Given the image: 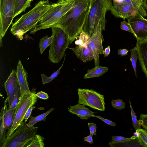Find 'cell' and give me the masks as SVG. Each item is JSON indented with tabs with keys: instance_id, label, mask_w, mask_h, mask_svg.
I'll return each mask as SVG.
<instances>
[{
	"instance_id": "obj_19",
	"label": "cell",
	"mask_w": 147,
	"mask_h": 147,
	"mask_svg": "<svg viewBox=\"0 0 147 147\" xmlns=\"http://www.w3.org/2000/svg\"><path fill=\"white\" fill-rule=\"evenodd\" d=\"M32 0H16L13 18L30 7Z\"/></svg>"
},
{
	"instance_id": "obj_34",
	"label": "cell",
	"mask_w": 147,
	"mask_h": 147,
	"mask_svg": "<svg viewBox=\"0 0 147 147\" xmlns=\"http://www.w3.org/2000/svg\"><path fill=\"white\" fill-rule=\"evenodd\" d=\"M92 117L97 118L99 119H100V120H101L102 121L106 124L109 125L113 127H115L116 125V124L114 122L111 121L109 119H107L104 118L102 117H100V116L95 115H92Z\"/></svg>"
},
{
	"instance_id": "obj_32",
	"label": "cell",
	"mask_w": 147,
	"mask_h": 147,
	"mask_svg": "<svg viewBox=\"0 0 147 147\" xmlns=\"http://www.w3.org/2000/svg\"><path fill=\"white\" fill-rule=\"evenodd\" d=\"M112 142H124L130 141L134 139L132 138H126L121 136H113L112 137Z\"/></svg>"
},
{
	"instance_id": "obj_39",
	"label": "cell",
	"mask_w": 147,
	"mask_h": 147,
	"mask_svg": "<svg viewBox=\"0 0 147 147\" xmlns=\"http://www.w3.org/2000/svg\"><path fill=\"white\" fill-rule=\"evenodd\" d=\"M128 52L129 51L126 49H119L118 50L117 54L119 55H121L122 57L126 55Z\"/></svg>"
},
{
	"instance_id": "obj_9",
	"label": "cell",
	"mask_w": 147,
	"mask_h": 147,
	"mask_svg": "<svg viewBox=\"0 0 147 147\" xmlns=\"http://www.w3.org/2000/svg\"><path fill=\"white\" fill-rule=\"evenodd\" d=\"M102 31L100 25L99 24L94 28L91 37L86 42L92 51L95 67L99 65V55L103 54L104 51L102 45L104 40Z\"/></svg>"
},
{
	"instance_id": "obj_41",
	"label": "cell",
	"mask_w": 147,
	"mask_h": 147,
	"mask_svg": "<svg viewBox=\"0 0 147 147\" xmlns=\"http://www.w3.org/2000/svg\"><path fill=\"white\" fill-rule=\"evenodd\" d=\"M143 2L145 7L147 10V0H143Z\"/></svg>"
},
{
	"instance_id": "obj_36",
	"label": "cell",
	"mask_w": 147,
	"mask_h": 147,
	"mask_svg": "<svg viewBox=\"0 0 147 147\" xmlns=\"http://www.w3.org/2000/svg\"><path fill=\"white\" fill-rule=\"evenodd\" d=\"M88 125L90 134L96 135L97 128L96 124L94 123H88Z\"/></svg>"
},
{
	"instance_id": "obj_5",
	"label": "cell",
	"mask_w": 147,
	"mask_h": 147,
	"mask_svg": "<svg viewBox=\"0 0 147 147\" xmlns=\"http://www.w3.org/2000/svg\"><path fill=\"white\" fill-rule=\"evenodd\" d=\"M38 128L29 127L23 122L10 136L6 137L2 147H28Z\"/></svg>"
},
{
	"instance_id": "obj_16",
	"label": "cell",
	"mask_w": 147,
	"mask_h": 147,
	"mask_svg": "<svg viewBox=\"0 0 147 147\" xmlns=\"http://www.w3.org/2000/svg\"><path fill=\"white\" fill-rule=\"evenodd\" d=\"M68 111L70 113L76 115L82 120H87L94 115V112L86 108L85 105L79 103L74 106H70Z\"/></svg>"
},
{
	"instance_id": "obj_33",
	"label": "cell",
	"mask_w": 147,
	"mask_h": 147,
	"mask_svg": "<svg viewBox=\"0 0 147 147\" xmlns=\"http://www.w3.org/2000/svg\"><path fill=\"white\" fill-rule=\"evenodd\" d=\"M121 29L123 30L128 31L133 34V32L128 22H127L125 21H123L121 22L120 25Z\"/></svg>"
},
{
	"instance_id": "obj_40",
	"label": "cell",
	"mask_w": 147,
	"mask_h": 147,
	"mask_svg": "<svg viewBox=\"0 0 147 147\" xmlns=\"http://www.w3.org/2000/svg\"><path fill=\"white\" fill-rule=\"evenodd\" d=\"M110 46H109L105 49L103 54L105 57H107L110 54Z\"/></svg>"
},
{
	"instance_id": "obj_20",
	"label": "cell",
	"mask_w": 147,
	"mask_h": 147,
	"mask_svg": "<svg viewBox=\"0 0 147 147\" xmlns=\"http://www.w3.org/2000/svg\"><path fill=\"white\" fill-rule=\"evenodd\" d=\"M4 107H2L1 110L0 116V147H2L7 137V133L5 129L3 121Z\"/></svg>"
},
{
	"instance_id": "obj_22",
	"label": "cell",
	"mask_w": 147,
	"mask_h": 147,
	"mask_svg": "<svg viewBox=\"0 0 147 147\" xmlns=\"http://www.w3.org/2000/svg\"><path fill=\"white\" fill-rule=\"evenodd\" d=\"M133 7L142 17H146L147 13L145 7L143 0H131Z\"/></svg>"
},
{
	"instance_id": "obj_31",
	"label": "cell",
	"mask_w": 147,
	"mask_h": 147,
	"mask_svg": "<svg viewBox=\"0 0 147 147\" xmlns=\"http://www.w3.org/2000/svg\"><path fill=\"white\" fill-rule=\"evenodd\" d=\"M138 121L143 128L147 131V114H141Z\"/></svg>"
},
{
	"instance_id": "obj_6",
	"label": "cell",
	"mask_w": 147,
	"mask_h": 147,
	"mask_svg": "<svg viewBox=\"0 0 147 147\" xmlns=\"http://www.w3.org/2000/svg\"><path fill=\"white\" fill-rule=\"evenodd\" d=\"M37 97L34 92H26L22 96L16 107L13 122L11 128L8 130L6 137L10 136L23 122L27 111L32 105L36 102Z\"/></svg>"
},
{
	"instance_id": "obj_30",
	"label": "cell",
	"mask_w": 147,
	"mask_h": 147,
	"mask_svg": "<svg viewBox=\"0 0 147 147\" xmlns=\"http://www.w3.org/2000/svg\"><path fill=\"white\" fill-rule=\"evenodd\" d=\"M112 106L118 110H121L125 107V103L122 99H113L111 101Z\"/></svg>"
},
{
	"instance_id": "obj_23",
	"label": "cell",
	"mask_w": 147,
	"mask_h": 147,
	"mask_svg": "<svg viewBox=\"0 0 147 147\" xmlns=\"http://www.w3.org/2000/svg\"><path fill=\"white\" fill-rule=\"evenodd\" d=\"M138 132L139 136L136 138L141 146L147 147V131L141 128L136 130Z\"/></svg>"
},
{
	"instance_id": "obj_13",
	"label": "cell",
	"mask_w": 147,
	"mask_h": 147,
	"mask_svg": "<svg viewBox=\"0 0 147 147\" xmlns=\"http://www.w3.org/2000/svg\"><path fill=\"white\" fill-rule=\"evenodd\" d=\"M136 47L140 64L147 79V39L137 40Z\"/></svg>"
},
{
	"instance_id": "obj_18",
	"label": "cell",
	"mask_w": 147,
	"mask_h": 147,
	"mask_svg": "<svg viewBox=\"0 0 147 147\" xmlns=\"http://www.w3.org/2000/svg\"><path fill=\"white\" fill-rule=\"evenodd\" d=\"M108 69L107 67H103L98 65L91 69H88L87 73L85 75L84 78L86 79L101 76L107 71Z\"/></svg>"
},
{
	"instance_id": "obj_11",
	"label": "cell",
	"mask_w": 147,
	"mask_h": 147,
	"mask_svg": "<svg viewBox=\"0 0 147 147\" xmlns=\"http://www.w3.org/2000/svg\"><path fill=\"white\" fill-rule=\"evenodd\" d=\"M110 10L115 17L124 19L140 14L131 5L125 1L113 3Z\"/></svg>"
},
{
	"instance_id": "obj_35",
	"label": "cell",
	"mask_w": 147,
	"mask_h": 147,
	"mask_svg": "<svg viewBox=\"0 0 147 147\" xmlns=\"http://www.w3.org/2000/svg\"><path fill=\"white\" fill-rule=\"evenodd\" d=\"M34 105V104H32L30 106L27 111L23 119V120L24 119V122L25 123H26L28 118L30 117L32 110L35 108V107L33 106Z\"/></svg>"
},
{
	"instance_id": "obj_24",
	"label": "cell",
	"mask_w": 147,
	"mask_h": 147,
	"mask_svg": "<svg viewBox=\"0 0 147 147\" xmlns=\"http://www.w3.org/2000/svg\"><path fill=\"white\" fill-rule=\"evenodd\" d=\"M53 39L52 35L49 37L47 35L43 37L40 40L39 47L40 48V52L42 54L45 49L51 44Z\"/></svg>"
},
{
	"instance_id": "obj_7",
	"label": "cell",
	"mask_w": 147,
	"mask_h": 147,
	"mask_svg": "<svg viewBox=\"0 0 147 147\" xmlns=\"http://www.w3.org/2000/svg\"><path fill=\"white\" fill-rule=\"evenodd\" d=\"M78 92L79 103L99 111L105 110V103L103 95L93 90L87 89L78 88Z\"/></svg>"
},
{
	"instance_id": "obj_4",
	"label": "cell",
	"mask_w": 147,
	"mask_h": 147,
	"mask_svg": "<svg viewBox=\"0 0 147 147\" xmlns=\"http://www.w3.org/2000/svg\"><path fill=\"white\" fill-rule=\"evenodd\" d=\"M51 29L53 39L48 58L51 62L57 63L65 55V51L70 44V40L67 35L61 28L55 27Z\"/></svg>"
},
{
	"instance_id": "obj_15",
	"label": "cell",
	"mask_w": 147,
	"mask_h": 147,
	"mask_svg": "<svg viewBox=\"0 0 147 147\" xmlns=\"http://www.w3.org/2000/svg\"><path fill=\"white\" fill-rule=\"evenodd\" d=\"M16 71L22 96L25 93L31 92L29 88L27 80V73L24 68L20 60L18 61Z\"/></svg>"
},
{
	"instance_id": "obj_2",
	"label": "cell",
	"mask_w": 147,
	"mask_h": 147,
	"mask_svg": "<svg viewBox=\"0 0 147 147\" xmlns=\"http://www.w3.org/2000/svg\"><path fill=\"white\" fill-rule=\"evenodd\" d=\"M52 6L48 0L40 1L30 11L16 20L11 28V33L22 40L23 35L36 26Z\"/></svg>"
},
{
	"instance_id": "obj_37",
	"label": "cell",
	"mask_w": 147,
	"mask_h": 147,
	"mask_svg": "<svg viewBox=\"0 0 147 147\" xmlns=\"http://www.w3.org/2000/svg\"><path fill=\"white\" fill-rule=\"evenodd\" d=\"M36 95L38 97L41 99L47 100L49 98V96L48 94L45 92L42 91L38 92L36 94Z\"/></svg>"
},
{
	"instance_id": "obj_17",
	"label": "cell",
	"mask_w": 147,
	"mask_h": 147,
	"mask_svg": "<svg viewBox=\"0 0 147 147\" xmlns=\"http://www.w3.org/2000/svg\"><path fill=\"white\" fill-rule=\"evenodd\" d=\"M7 102L8 99L7 97L4 102V113L3 116L4 125L6 130H9L13 124L16 110V107L10 109H7Z\"/></svg>"
},
{
	"instance_id": "obj_29",
	"label": "cell",
	"mask_w": 147,
	"mask_h": 147,
	"mask_svg": "<svg viewBox=\"0 0 147 147\" xmlns=\"http://www.w3.org/2000/svg\"><path fill=\"white\" fill-rule=\"evenodd\" d=\"M129 103L133 126L135 130H136L140 128L141 125L140 124L137 119V117L132 108L130 100L129 101Z\"/></svg>"
},
{
	"instance_id": "obj_3",
	"label": "cell",
	"mask_w": 147,
	"mask_h": 147,
	"mask_svg": "<svg viewBox=\"0 0 147 147\" xmlns=\"http://www.w3.org/2000/svg\"><path fill=\"white\" fill-rule=\"evenodd\" d=\"M90 10L82 31L85 33L84 42H86L92 34L94 28L100 24L102 31L105 30V15L110 10L113 0H91Z\"/></svg>"
},
{
	"instance_id": "obj_1",
	"label": "cell",
	"mask_w": 147,
	"mask_h": 147,
	"mask_svg": "<svg viewBox=\"0 0 147 147\" xmlns=\"http://www.w3.org/2000/svg\"><path fill=\"white\" fill-rule=\"evenodd\" d=\"M63 16L54 27H59L67 35L71 44L82 31L90 10L91 0H64Z\"/></svg>"
},
{
	"instance_id": "obj_28",
	"label": "cell",
	"mask_w": 147,
	"mask_h": 147,
	"mask_svg": "<svg viewBox=\"0 0 147 147\" xmlns=\"http://www.w3.org/2000/svg\"><path fill=\"white\" fill-rule=\"evenodd\" d=\"M22 97L20 87L19 86L17 89L13 101L8 109H10L15 108Z\"/></svg>"
},
{
	"instance_id": "obj_27",
	"label": "cell",
	"mask_w": 147,
	"mask_h": 147,
	"mask_svg": "<svg viewBox=\"0 0 147 147\" xmlns=\"http://www.w3.org/2000/svg\"><path fill=\"white\" fill-rule=\"evenodd\" d=\"M137 57V48L136 47H135L131 49L130 60L131 62L132 66L136 77H137L136 62Z\"/></svg>"
},
{
	"instance_id": "obj_38",
	"label": "cell",
	"mask_w": 147,
	"mask_h": 147,
	"mask_svg": "<svg viewBox=\"0 0 147 147\" xmlns=\"http://www.w3.org/2000/svg\"><path fill=\"white\" fill-rule=\"evenodd\" d=\"M93 135L92 134H90L89 136L84 138V141L88 142L90 144H93L94 142L92 139Z\"/></svg>"
},
{
	"instance_id": "obj_10",
	"label": "cell",
	"mask_w": 147,
	"mask_h": 147,
	"mask_svg": "<svg viewBox=\"0 0 147 147\" xmlns=\"http://www.w3.org/2000/svg\"><path fill=\"white\" fill-rule=\"evenodd\" d=\"M137 40L147 39V19L140 14L127 19Z\"/></svg>"
},
{
	"instance_id": "obj_8",
	"label": "cell",
	"mask_w": 147,
	"mask_h": 147,
	"mask_svg": "<svg viewBox=\"0 0 147 147\" xmlns=\"http://www.w3.org/2000/svg\"><path fill=\"white\" fill-rule=\"evenodd\" d=\"M16 0H0V38L2 39L12 24Z\"/></svg>"
},
{
	"instance_id": "obj_21",
	"label": "cell",
	"mask_w": 147,
	"mask_h": 147,
	"mask_svg": "<svg viewBox=\"0 0 147 147\" xmlns=\"http://www.w3.org/2000/svg\"><path fill=\"white\" fill-rule=\"evenodd\" d=\"M55 109L53 108H51L46 112L36 117L30 116V119L29 120L28 123L27 124V125L29 127H33L34 124L39 121H45L47 116Z\"/></svg>"
},
{
	"instance_id": "obj_12",
	"label": "cell",
	"mask_w": 147,
	"mask_h": 147,
	"mask_svg": "<svg viewBox=\"0 0 147 147\" xmlns=\"http://www.w3.org/2000/svg\"><path fill=\"white\" fill-rule=\"evenodd\" d=\"M19 86L16 71L13 69L4 83V87L7 96L8 107L11 105Z\"/></svg>"
},
{
	"instance_id": "obj_25",
	"label": "cell",
	"mask_w": 147,
	"mask_h": 147,
	"mask_svg": "<svg viewBox=\"0 0 147 147\" xmlns=\"http://www.w3.org/2000/svg\"><path fill=\"white\" fill-rule=\"evenodd\" d=\"M65 55H66L65 54L64 55V60L61 66L57 71L53 73L49 77H48L44 74H41L42 81L43 84H46L49 83L51 82L52 80H54L55 78L57 77L58 74H60V70L62 67L65 61Z\"/></svg>"
},
{
	"instance_id": "obj_26",
	"label": "cell",
	"mask_w": 147,
	"mask_h": 147,
	"mask_svg": "<svg viewBox=\"0 0 147 147\" xmlns=\"http://www.w3.org/2000/svg\"><path fill=\"white\" fill-rule=\"evenodd\" d=\"M44 138L38 134H36L34 138L28 147H43Z\"/></svg>"
},
{
	"instance_id": "obj_14",
	"label": "cell",
	"mask_w": 147,
	"mask_h": 147,
	"mask_svg": "<svg viewBox=\"0 0 147 147\" xmlns=\"http://www.w3.org/2000/svg\"><path fill=\"white\" fill-rule=\"evenodd\" d=\"M68 48L72 50L77 57L83 62L91 61L94 58L92 51L86 42L74 48Z\"/></svg>"
}]
</instances>
